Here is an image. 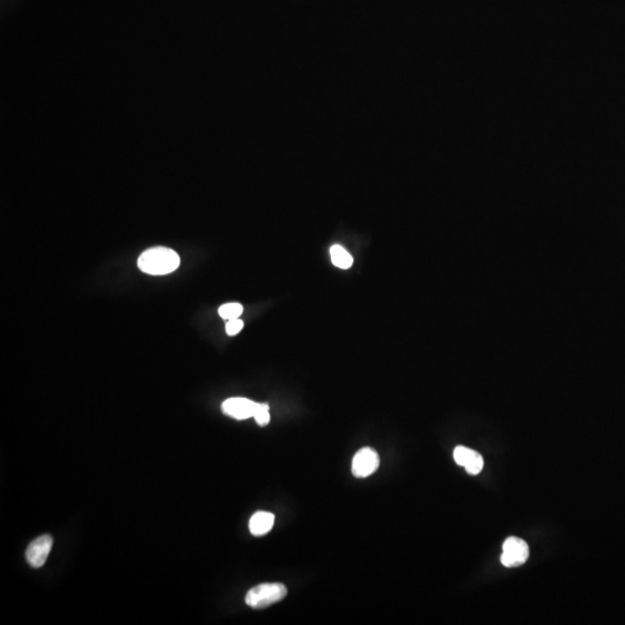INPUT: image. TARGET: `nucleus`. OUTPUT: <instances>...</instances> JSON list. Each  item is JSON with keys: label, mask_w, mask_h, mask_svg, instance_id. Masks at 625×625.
<instances>
[{"label": "nucleus", "mask_w": 625, "mask_h": 625, "mask_svg": "<svg viewBox=\"0 0 625 625\" xmlns=\"http://www.w3.org/2000/svg\"><path fill=\"white\" fill-rule=\"evenodd\" d=\"M180 262V256L173 249L156 247L141 254L138 259V268L145 274L163 276L175 271L179 268Z\"/></svg>", "instance_id": "f257e3e1"}, {"label": "nucleus", "mask_w": 625, "mask_h": 625, "mask_svg": "<svg viewBox=\"0 0 625 625\" xmlns=\"http://www.w3.org/2000/svg\"><path fill=\"white\" fill-rule=\"evenodd\" d=\"M286 587L279 583L261 584L248 590L246 603L255 609H262L279 602L286 597Z\"/></svg>", "instance_id": "f03ea898"}, {"label": "nucleus", "mask_w": 625, "mask_h": 625, "mask_svg": "<svg viewBox=\"0 0 625 625\" xmlns=\"http://www.w3.org/2000/svg\"><path fill=\"white\" fill-rule=\"evenodd\" d=\"M530 559V547L519 537H508L503 546L501 564L506 568H514L526 563Z\"/></svg>", "instance_id": "7ed1b4c3"}, {"label": "nucleus", "mask_w": 625, "mask_h": 625, "mask_svg": "<svg viewBox=\"0 0 625 625\" xmlns=\"http://www.w3.org/2000/svg\"><path fill=\"white\" fill-rule=\"evenodd\" d=\"M379 455L370 447L358 450L352 461V474L358 479H365L372 475L379 468Z\"/></svg>", "instance_id": "20e7f679"}, {"label": "nucleus", "mask_w": 625, "mask_h": 625, "mask_svg": "<svg viewBox=\"0 0 625 625\" xmlns=\"http://www.w3.org/2000/svg\"><path fill=\"white\" fill-rule=\"evenodd\" d=\"M52 539L50 535H42L33 541L27 548L26 559L32 568H42L45 564L49 554L52 551Z\"/></svg>", "instance_id": "39448f33"}, {"label": "nucleus", "mask_w": 625, "mask_h": 625, "mask_svg": "<svg viewBox=\"0 0 625 625\" xmlns=\"http://www.w3.org/2000/svg\"><path fill=\"white\" fill-rule=\"evenodd\" d=\"M256 403L245 397H232L223 403L221 409L225 415L243 421L248 418L254 417L255 414Z\"/></svg>", "instance_id": "423d86ee"}, {"label": "nucleus", "mask_w": 625, "mask_h": 625, "mask_svg": "<svg viewBox=\"0 0 625 625\" xmlns=\"http://www.w3.org/2000/svg\"><path fill=\"white\" fill-rule=\"evenodd\" d=\"M454 460L459 466L466 468L470 475H477L482 472L484 467V460L481 454L476 450H470L465 446H457L454 450Z\"/></svg>", "instance_id": "0eeeda50"}, {"label": "nucleus", "mask_w": 625, "mask_h": 625, "mask_svg": "<svg viewBox=\"0 0 625 625\" xmlns=\"http://www.w3.org/2000/svg\"><path fill=\"white\" fill-rule=\"evenodd\" d=\"M274 523V514L269 512H257L249 521V530L254 536L265 535L272 530Z\"/></svg>", "instance_id": "6e6552de"}, {"label": "nucleus", "mask_w": 625, "mask_h": 625, "mask_svg": "<svg viewBox=\"0 0 625 625\" xmlns=\"http://www.w3.org/2000/svg\"><path fill=\"white\" fill-rule=\"evenodd\" d=\"M332 264L339 269L351 268L354 264V257L345 250L343 247L335 245L330 248Z\"/></svg>", "instance_id": "1a4fd4ad"}, {"label": "nucleus", "mask_w": 625, "mask_h": 625, "mask_svg": "<svg viewBox=\"0 0 625 625\" xmlns=\"http://www.w3.org/2000/svg\"><path fill=\"white\" fill-rule=\"evenodd\" d=\"M243 307L238 303H225V305H223V306L219 308V310H218L219 315H221L223 320H227V321L239 319L240 315L243 314Z\"/></svg>", "instance_id": "9d476101"}, {"label": "nucleus", "mask_w": 625, "mask_h": 625, "mask_svg": "<svg viewBox=\"0 0 625 625\" xmlns=\"http://www.w3.org/2000/svg\"><path fill=\"white\" fill-rule=\"evenodd\" d=\"M256 423L265 426L270 421V414H269V405L264 403H256L255 414H254Z\"/></svg>", "instance_id": "9b49d317"}, {"label": "nucleus", "mask_w": 625, "mask_h": 625, "mask_svg": "<svg viewBox=\"0 0 625 625\" xmlns=\"http://www.w3.org/2000/svg\"><path fill=\"white\" fill-rule=\"evenodd\" d=\"M243 328V322L240 319H234L230 320L228 322L226 323V332L227 335L234 336L238 335Z\"/></svg>", "instance_id": "f8f14e48"}]
</instances>
